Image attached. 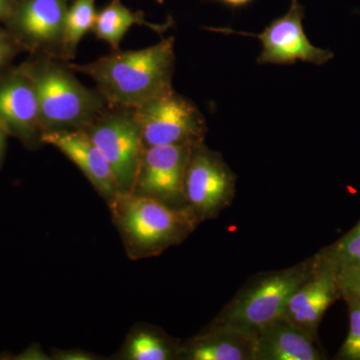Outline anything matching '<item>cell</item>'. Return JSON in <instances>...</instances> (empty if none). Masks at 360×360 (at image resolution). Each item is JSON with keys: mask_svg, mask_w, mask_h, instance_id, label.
Listing matches in <instances>:
<instances>
[{"mask_svg": "<svg viewBox=\"0 0 360 360\" xmlns=\"http://www.w3.org/2000/svg\"><path fill=\"white\" fill-rule=\"evenodd\" d=\"M175 39L139 51H112L86 65H68L96 82L110 108L135 110L172 89Z\"/></svg>", "mask_w": 360, "mask_h": 360, "instance_id": "1", "label": "cell"}, {"mask_svg": "<svg viewBox=\"0 0 360 360\" xmlns=\"http://www.w3.org/2000/svg\"><path fill=\"white\" fill-rule=\"evenodd\" d=\"M108 205L131 260L156 257L179 245L200 224L186 206L132 193H118Z\"/></svg>", "mask_w": 360, "mask_h": 360, "instance_id": "2", "label": "cell"}, {"mask_svg": "<svg viewBox=\"0 0 360 360\" xmlns=\"http://www.w3.org/2000/svg\"><path fill=\"white\" fill-rule=\"evenodd\" d=\"M60 61L37 56L25 63L37 89L42 134L84 129L110 108L98 90L80 84L70 66Z\"/></svg>", "mask_w": 360, "mask_h": 360, "instance_id": "3", "label": "cell"}, {"mask_svg": "<svg viewBox=\"0 0 360 360\" xmlns=\"http://www.w3.org/2000/svg\"><path fill=\"white\" fill-rule=\"evenodd\" d=\"M314 257L295 267L258 279L224 309L214 323L255 335L283 316L291 296L314 274Z\"/></svg>", "mask_w": 360, "mask_h": 360, "instance_id": "4", "label": "cell"}, {"mask_svg": "<svg viewBox=\"0 0 360 360\" xmlns=\"http://www.w3.org/2000/svg\"><path fill=\"white\" fill-rule=\"evenodd\" d=\"M132 110L146 148L205 142L208 130L205 116L174 89Z\"/></svg>", "mask_w": 360, "mask_h": 360, "instance_id": "5", "label": "cell"}, {"mask_svg": "<svg viewBox=\"0 0 360 360\" xmlns=\"http://www.w3.org/2000/svg\"><path fill=\"white\" fill-rule=\"evenodd\" d=\"M84 130L110 163L120 193L131 191L146 149L134 110L108 108Z\"/></svg>", "mask_w": 360, "mask_h": 360, "instance_id": "6", "label": "cell"}, {"mask_svg": "<svg viewBox=\"0 0 360 360\" xmlns=\"http://www.w3.org/2000/svg\"><path fill=\"white\" fill-rule=\"evenodd\" d=\"M236 175L222 156L205 146L195 144L184 176V200L198 222L217 217L231 205Z\"/></svg>", "mask_w": 360, "mask_h": 360, "instance_id": "7", "label": "cell"}, {"mask_svg": "<svg viewBox=\"0 0 360 360\" xmlns=\"http://www.w3.org/2000/svg\"><path fill=\"white\" fill-rule=\"evenodd\" d=\"M305 9L298 0H291L288 13L272 21L264 32L252 34L229 30L210 28L212 32L236 33L252 37L262 41V51L257 59L259 65H290L297 61L321 66L335 58L329 49H319L307 39L303 30Z\"/></svg>", "mask_w": 360, "mask_h": 360, "instance_id": "8", "label": "cell"}, {"mask_svg": "<svg viewBox=\"0 0 360 360\" xmlns=\"http://www.w3.org/2000/svg\"><path fill=\"white\" fill-rule=\"evenodd\" d=\"M70 0H20L6 21L20 49L59 58Z\"/></svg>", "mask_w": 360, "mask_h": 360, "instance_id": "9", "label": "cell"}, {"mask_svg": "<svg viewBox=\"0 0 360 360\" xmlns=\"http://www.w3.org/2000/svg\"><path fill=\"white\" fill-rule=\"evenodd\" d=\"M194 146L174 144L146 148L129 193L184 207V176Z\"/></svg>", "mask_w": 360, "mask_h": 360, "instance_id": "10", "label": "cell"}, {"mask_svg": "<svg viewBox=\"0 0 360 360\" xmlns=\"http://www.w3.org/2000/svg\"><path fill=\"white\" fill-rule=\"evenodd\" d=\"M0 127L25 148L42 144L39 99L26 63L0 75Z\"/></svg>", "mask_w": 360, "mask_h": 360, "instance_id": "11", "label": "cell"}, {"mask_svg": "<svg viewBox=\"0 0 360 360\" xmlns=\"http://www.w3.org/2000/svg\"><path fill=\"white\" fill-rule=\"evenodd\" d=\"M41 142L58 148L72 161L106 203L120 193L110 163L84 129L45 132Z\"/></svg>", "mask_w": 360, "mask_h": 360, "instance_id": "12", "label": "cell"}, {"mask_svg": "<svg viewBox=\"0 0 360 360\" xmlns=\"http://www.w3.org/2000/svg\"><path fill=\"white\" fill-rule=\"evenodd\" d=\"M315 264L314 274L291 296L281 316L314 338L326 310L341 297L338 270L316 259Z\"/></svg>", "mask_w": 360, "mask_h": 360, "instance_id": "13", "label": "cell"}, {"mask_svg": "<svg viewBox=\"0 0 360 360\" xmlns=\"http://www.w3.org/2000/svg\"><path fill=\"white\" fill-rule=\"evenodd\" d=\"M323 359L314 338L292 322L279 317L255 333L252 360Z\"/></svg>", "mask_w": 360, "mask_h": 360, "instance_id": "14", "label": "cell"}, {"mask_svg": "<svg viewBox=\"0 0 360 360\" xmlns=\"http://www.w3.org/2000/svg\"><path fill=\"white\" fill-rule=\"evenodd\" d=\"M255 335L231 326L212 323L207 330L179 345L177 359L252 360Z\"/></svg>", "mask_w": 360, "mask_h": 360, "instance_id": "15", "label": "cell"}, {"mask_svg": "<svg viewBox=\"0 0 360 360\" xmlns=\"http://www.w3.org/2000/svg\"><path fill=\"white\" fill-rule=\"evenodd\" d=\"M146 26L155 32L162 33L169 27L170 23L155 25L146 20L142 11H132L123 6L122 0H111L98 13L92 32L97 39L104 40L112 51L120 49V42L134 25Z\"/></svg>", "mask_w": 360, "mask_h": 360, "instance_id": "16", "label": "cell"}, {"mask_svg": "<svg viewBox=\"0 0 360 360\" xmlns=\"http://www.w3.org/2000/svg\"><path fill=\"white\" fill-rule=\"evenodd\" d=\"M179 345L161 333L160 329L146 324L134 326L129 331L120 352L113 359L118 360L177 359Z\"/></svg>", "mask_w": 360, "mask_h": 360, "instance_id": "17", "label": "cell"}, {"mask_svg": "<svg viewBox=\"0 0 360 360\" xmlns=\"http://www.w3.org/2000/svg\"><path fill=\"white\" fill-rule=\"evenodd\" d=\"M97 11L96 0H73L66 13L63 41H61L60 60L70 61L75 58L85 34L92 32L96 25Z\"/></svg>", "mask_w": 360, "mask_h": 360, "instance_id": "18", "label": "cell"}, {"mask_svg": "<svg viewBox=\"0 0 360 360\" xmlns=\"http://www.w3.org/2000/svg\"><path fill=\"white\" fill-rule=\"evenodd\" d=\"M321 264L330 265L336 270L354 264L360 258V221L335 245L315 255Z\"/></svg>", "mask_w": 360, "mask_h": 360, "instance_id": "19", "label": "cell"}, {"mask_svg": "<svg viewBox=\"0 0 360 360\" xmlns=\"http://www.w3.org/2000/svg\"><path fill=\"white\" fill-rule=\"evenodd\" d=\"M349 310V331L338 354V359L360 360V300L354 296L343 293Z\"/></svg>", "mask_w": 360, "mask_h": 360, "instance_id": "20", "label": "cell"}, {"mask_svg": "<svg viewBox=\"0 0 360 360\" xmlns=\"http://www.w3.org/2000/svg\"><path fill=\"white\" fill-rule=\"evenodd\" d=\"M20 47L14 41L7 30H0V75L4 72V68L16 56Z\"/></svg>", "mask_w": 360, "mask_h": 360, "instance_id": "21", "label": "cell"}, {"mask_svg": "<svg viewBox=\"0 0 360 360\" xmlns=\"http://www.w3.org/2000/svg\"><path fill=\"white\" fill-rule=\"evenodd\" d=\"M51 359L56 360H97L101 357L82 349H52Z\"/></svg>", "mask_w": 360, "mask_h": 360, "instance_id": "22", "label": "cell"}, {"mask_svg": "<svg viewBox=\"0 0 360 360\" xmlns=\"http://www.w3.org/2000/svg\"><path fill=\"white\" fill-rule=\"evenodd\" d=\"M341 295L347 293L356 297L360 300V281H345V279H338Z\"/></svg>", "mask_w": 360, "mask_h": 360, "instance_id": "23", "label": "cell"}, {"mask_svg": "<svg viewBox=\"0 0 360 360\" xmlns=\"http://www.w3.org/2000/svg\"><path fill=\"white\" fill-rule=\"evenodd\" d=\"M338 279H345V281H360V265L338 270Z\"/></svg>", "mask_w": 360, "mask_h": 360, "instance_id": "24", "label": "cell"}, {"mask_svg": "<svg viewBox=\"0 0 360 360\" xmlns=\"http://www.w3.org/2000/svg\"><path fill=\"white\" fill-rule=\"evenodd\" d=\"M16 2L14 0H0V21L8 20Z\"/></svg>", "mask_w": 360, "mask_h": 360, "instance_id": "25", "label": "cell"}, {"mask_svg": "<svg viewBox=\"0 0 360 360\" xmlns=\"http://www.w3.org/2000/svg\"><path fill=\"white\" fill-rule=\"evenodd\" d=\"M7 137L8 135L0 127V167H1L4 156H6Z\"/></svg>", "mask_w": 360, "mask_h": 360, "instance_id": "26", "label": "cell"}, {"mask_svg": "<svg viewBox=\"0 0 360 360\" xmlns=\"http://www.w3.org/2000/svg\"><path fill=\"white\" fill-rule=\"evenodd\" d=\"M217 1L222 2V4H229L231 6H241L250 2V0H217Z\"/></svg>", "mask_w": 360, "mask_h": 360, "instance_id": "27", "label": "cell"}, {"mask_svg": "<svg viewBox=\"0 0 360 360\" xmlns=\"http://www.w3.org/2000/svg\"><path fill=\"white\" fill-rule=\"evenodd\" d=\"M156 2H158V4H163V0H155Z\"/></svg>", "mask_w": 360, "mask_h": 360, "instance_id": "28", "label": "cell"}]
</instances>
